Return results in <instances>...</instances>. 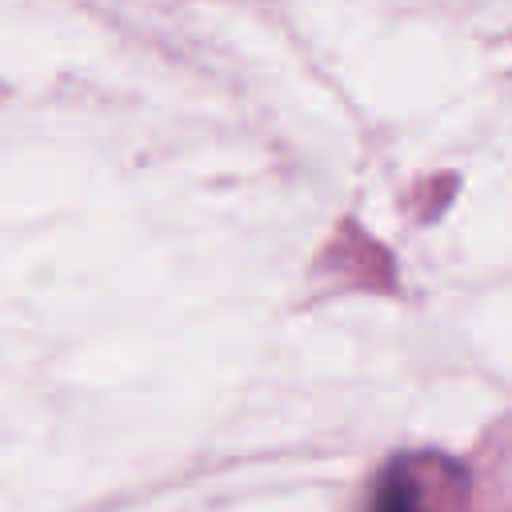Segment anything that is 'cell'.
Wrapping results in <instances>:
<instances>
[{"instance_id":"cell-1","label":"cell","mask_w":512,"mask_h":512,"mask_svg":"<svg viewBox=\"0 0 512 512\" xmlns=\"http://www.w3.org/2000/svg\"><path fill=\"white\" fill-rule=\"evenodd\" d=\"M384 512H416V508H412V504H404V496H400V492H388V496H384Z\"/></svg>"}]
</instances>
